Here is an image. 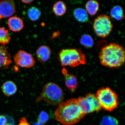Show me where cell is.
<instances>
[{
	"label": "cell",
	"mask_w": 125,
	"mask_h": 125,
	"mask_svg": "<svg viewBox=\"0 0 125 125\" xmlns=\"http://www.w3.org/2000/svg\"><path fill=\"white\" fill-rule=\"evenodd\" d=\"M64 98V93L62 88L57 84L50 82L44 86L37 102L43 100L48 104L55 106L62 102Z\"/></svg>",
	"instance_id": "obj_3"
},
{
	"label": "cell",
	"mask_w": 125,
	"mask_h": 125,
	"mask_svg": "<svg viewBox=\"0 0 125 125\" xmlns=\"http://www.w3.org/2000/svg\"><path fill=\"white\" fill-rule=\"evenodd\" d=\"M49 119L48 114L44 111H42L39 115L38 120L33 125H44Z\"/></svg>",
	"instance_id": "obj_23"
},
{
	"label": "cell",
	"mask_w": 125,
	"mask_h": 125,
	"mask_svg": "<svg viewBox=\"0 0 125 125\" xmlns=\"http://www.w3.org/2000/svg\"><path fill=\"white\" fill-rule=\"evenodd\" d=\"M101 108L111 112L118 105V96L111 89L104 87L98 90L96 95Z\"/></svg>",
	"instance_id": "obj_5"
},
{
	"label": "cell",
	"mask_w": 125,
	"mask_h": 125,
	"mask_svg": "<svg viewBox=\"0 0 125 125\" xmlns=\"http://www.w3.org/2000/svg\"><path fill=\"white\" fill-rule=\"evenodd\" d=\"M73 14L76 19L80 22H85L88 21V14L84 9L78 8L75 9Z\"/></svg>",
	"instance_id": "obj_15"
},
{
	"label": "cell",
	"mask_w": 125,
	"mask_h": 125,
	"mask_svg": "<svg viewBox=\"0 0 125 125\" xmlns=\"http://www.w3.org/2000/svg\"><path fill=\"white\" fill-rule=\"evenodd\" d=\"M5 125H9V124H6Z\"/></svg>",
	"instance_id": "obj_27"
},
{
	"label": "cell",
	"mask_w": 125,
	"mask_h": 125,
	"mask_svg": "<svg viewBox=\"0 0 125 125\" xmlns=\"http://www.w3.org/2000/svg\"><path fill=\"white\" fill-rule=\"evenodd\" d=\"M18 125H30L28 122L25 117H23L21 118L20 121V123Z\"/></svg>",
	"instance_id": "obj_25"
},
{
	"label": "cell",
	"mask_w": 125,
	"mask_h": 125,
	"mask_svg": "<svg viewBox=\"0 0 125 125\" xmlns=\"http://www.w3.org/2000/svg\"><path fill=\"white\" fill-rule=\"evenodd\" d=\"M51 51L49 47L45 45L39 47L36 52L37 59L40 62H45L49 60L51 57Z\"/></svg>",
	"instance_id": "obj_12"
},
{
	"label": "cell",
	"mask_w": 125,
	"mask_h": 125,
	"mask_svg": "<svg viewBox=\"0 0 125 125\" xmlns=\"http://www.w3.org/2000/svg\"><path fill=\"white\" fill-rule=\"evenodd\" d=\"M99 57L103 65L111 68H118L124 64L125 49L121 45L110 43L102 48Z\"/></svg>",
	"instance_id": "obj_2"
},
{
	"label": "cell",
	"mask_w": 125,
	"mask_h": 125,
	"mask_svg": "<svg viewBox=\"0 0 125 125\" xmlns=\"http://www.w3.org/2000/svg\"><path fill=\"white\" fill-rule=\"evenodd\" d=\"M111 17L118 20L124 19L125 15L123 9L121 6L117 5L112 8L110 12Z\"/></svg>",
	"instance_id": "obj_18"
},
{
	"label": "cell",
	"mask_w": 125,
	"mask_h": 125,
	"mask_svg": "<svg viewBox=\"0 0 125 125\" xmlns=\"http://www.w3.org/2000/svg\"><path fill=\"white\" fill-rule=\"evenodd\" d=\"M55 114L56 120L64 125L76 124L85 115L80 108L75 98L61 103L56 109Z\"/></svg>",
	"instance_id": "obj_1"
},
{
	"label": "cell",
	"mask_w": 125,
	"mask_h": 125,
	"mask_svg": "<svg viewBox=\"0 0 125 125\" xmlns=\"http://www.w3.org/2000/svg\"><path fill=\"white\" fill-rule=\"evenodd\" d=\"M80 42L83 46L87 48L92 47L94 45L93 38L91 36L87 34H84L82 36Z\"/></svg>",
	"instance_id": "obj_20"
},
{
	"label": "cell",
	"mask_w": 125,
	"mask_h": 125,
	"mask_svg": "<svg viewBox=\"0 0 125 125\" xmlns=\"http://www.w3.org/2000/svg\"><path fill=\"white\" fill-rule=\"evenodd\" d=\"M11 62L10 55L6 46L0 44V70L7 69Z\"/></svg>",
	"instance_id": "obj_10"
},
{
	"label": "cell",
	"mask_w": 125,
	"mask_h": 125,
	"mask_svg": "<svg viewBox=\"0 0 125 125\" xmlns=\"http://www.w3.org/2000/svg\"><path fill=\"white\" fill-rule=\"evenodd\" d=\"M14 61L16 64L23 68H32L35 64L32 55L22 50L19 51L16 54L14 57Z\"/></svg>",
	"instance_id": "obj_8"
},
{
	"label": "cell",
	"mask_w": 125,
	"mask_h": 125,
	"mask_svg": "<svg viewBox=\"0 0 125 125\" xmlns=\"http://www.w3.org/2000/svg\"><path fill=\"white\" fill-rule=\"evenodd\" d=\"M28 15L31 20L33 21H36L40 18L41 15V12L37 7H32L28 10Z\"/></svg>",
	"instance_id": "obj_19"
},
{
	"label": "cell",
	"mask_w": 125,
	"mask_h": 125,
	"mask_svg": "<svg viewBox=\"0 0 125 125\" xmlns=\"http://www.w3.org/2000/svg\"><path fill=\"white\" fill-rule=\"evenodd\" d=\"M59 59L62 66L75 67L86 63L85 55L81 50L74 49H62L59 53Z\"/></svg>",
	"instance_id": "obj_4"
},
{
	"label": "cell",
	"mask_w": 125,
	"mask_h": 125,
	"mask_svg": "<svg viewBox=\"0 0 125 125\" xmlns=\"http://www.w3.org/2000/svg\"><path fill=\"white\" fill-rule=\"evenodd\" d=\"M76 99L80 108L85 115L98 111L102 109L96 95L93 94H88L85 97H80Z\"/></svg>",
	"instance_id": "obj_6"
},
{
	"label": "cell",
	"mask_w": 125,
	"mask_h": 125,
	"mask_svg": "<svg viewBox=\"0 0 125 125\" xmlns=\"http://www.w3.org/2000/svg\"><path fill=\"white\" fill-rule=\"evenodd\" d=\"M101 125H118V122L114 117L107 115L104 116L102 120Z\"/></svg>",
	"instance_id": "obj_22"
},
{
	"label": "cell",
	"mask_w": 125,
	"mask_h": 125,
	"mask_svg": "<svg viewBox=\"0 0 125 125\" xmlns=\"http://www.w3.org/2000/svg\"><path fill=\"white\" fill-rule=\"evenodd\" d=\"M7 120L3 115H0V125H5L7 124Z\"/></svg>",
	"instance_id": "obj_24"
},
{
	"label": "cell",
	"mask_w": 125,
	"mask_h": 125,
	"mask_svg": "<svg viewBox=\"0 0 125 125\" xmlns=\"http://www.w3.org/2000/svg\"><path fill=\"white\" fill-rule=\"evenodd\" d=\"M67 10L66 5L63 1H58L53 6V11L55 14L57 16H62L65 14Z\"/></svg>",
	"instance_id": "obj_16"
},
{
	"label": "cell",
	"mask_w": 125,
	"mask_h": 125,
	"mask_svg": "<svg viewBox=\"0 0 125 125\" xmlns=\"http://www.w3.org/2000/svg\"><path fill=\"white\" fill-rule=\"evenodd\" d=\"M3 93L6 96H10L15 94L17 91V87L13 82L7 81L4 83L2 87Z\"/></svg>",
	"instance_id": "obj_14"
},
{
	"label": "cell",
	"mask_w": 125,
	"mask_h": 125,
	"mask_svg": "<svg viewBox=\"0 0 125 125\" xmlns=\"http://www.w3.org/2000/svg\"><path fill=\"white\" fill-rule=\"evenodd\" d=\"M33 1V0H21V1H22L23 3H24L26 4H30Z\"/></svg>",
	"instance_id": "obj_26"
},
{
	"label": "cell",
	"mask_w": 125,
	"mask_h": 125,
	"mask_svg": "<svg viewBox=\"0 0 125 125\" xmlns=\"http://www.w3.org/2000/svg\"><path fill=\"white\" fill-rule=\"evenodd\" d=\"M113 27L110 18L107 15L98 16L94 21V30L98 37L105 38L111 32Z\"/></svg>",
	"instance_id": "obj_7"
},
{
	"label": "cell",
	"mask_w": 125,
	"mask_h": 125,
	"mask_svg": "<svg viewBox=\"0 0 125 125\" xmlns=\"http://www.w3.org/2000/svg\"><path fill=\"white\" fill-rule=\"evenodd\" d=\"M62 72L64 77L65 84L67 88L71 91L74 92L78 85L77 79L76 76L69 73L68 70L65 68L62 69Z\"/></svg>",
	"instance_id": "obj_11"
},
{
	"label": "cell",
	"mask_w": 125,
	"mask_h": 125,
	"mask_svg": "<svg viewBox=\"0 0 125 125\" xmlns=\"http://www.w3.org/2000/svg\"><path fill=\"white\" fill-rule=\"evenodd\" d=\"M10 40L8 31L3 28H0V43L4 45L7 44Z\"/></svg>",
	"instance_id": "obj_21"
},
{
	"label": "cell",
	"mask_w": 125,
	"mask_h": 125,
	"mask_svg": "<svg viewBox=\"0 0 125 125\" xmlns=\"http://www.w3.org/2000/svg\"><path fill=\"white\" fill-rule=\"evenodd\" d=\"M99 7V4L98 1L95 0H90L85 5L86 11L92 15L96 14Z\"/></svg>",
	"instance_id": "obj_17"
},
{
	"label": "cell",
	"mask_w": 125,
	"mask_h": 125,
	"mask_svg": "<svg viewBox=\"0 0 125 125\" xmlns=\"http://www.w3.org/2000/svg\"><path fill=\"white\" fill-rule=\"evenodd\" d=\"M8 23L10 30L14 32L21 30L24 27L22 20L19 17L16 16L12 17L9 18Z\"/></svg>",
	"instance_id": "obj_13"
},
{
	"label": "cell",
	"mask_w": 125,
	"mask_h": 125,
	"mask_svg": "<svg viewBox=\"0 0 125 125\" xmlns=\"http://www.w3.org/2000/svg\"><path fill=\"white\" fill-rule=\"evenodd\" d=\"M15 12V4L14 1L8 0L0 1V20L11 16Z\"/></svg>",
	"instance_id": "obj_9"
}]
</instances>
